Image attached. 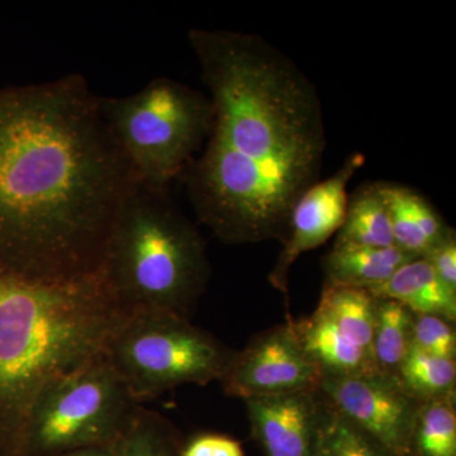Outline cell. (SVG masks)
Returning <instances> with one entry per match:
<instances>
[{
    "instance_id": "20",
    "label": "cell",
    "mask_w": 456,
    "mask_h": 456,
    "mask_svg": "<svg viewBox=\"0 0 456 456\" xmlns=\"http://www.w3.org/2000/svg\"><path fill=\"white\" fill-rule=\"evenodd\" d=\"M180 449L182 441L169 419L142 404L116 443L117 456H180Z\"/></svg>"
},
{
    "instance_id": "3",
    "label": "cell",
    "mask_w": 456,
    "mask_h": 456,
    "mask_svg": "<svg viewBox=\"0 0 456 456\" xmlns=\"http://www.w3.org/2000/svg\"><path fill=\"white\" fill-rule=\"evenodd\" d=\"M122 316L102 273L41 281L0 269V456H20L36 399L103 355Z\"/></svg>"
},
{
    "instance_id": "15",
    "label": "cell",
    "mask_w": 456,
    "mask_h": 456,
    "mask_svg": "<svg viewBox=\"0 0 456 456\" xmlns=\"http://www.w3.org/2000/svg\"><path fill=\"white\" fill-rule=\"evenodd\" d=\"M417 259L397 246L364 248V246L334 245L323 257L326 283L370 288L383 284L408 261Z\"/></svg>"
},
{
    "instance_id": "16",
    "label": "cell",
    "mask_w": 456,
    "mask_h": 456,
    "mask_svg": "<svg viewBox=\"0 0 456 456\" xmlns=\"http://www.w3.org/2000/svg\"><path fill=\"white\" fill-rule=\"evenodd\" d=\"M316 311L325 314L341 334L373 356L377 297L364 288L326 283Z\"/></svg>"
},
{
    "instance_id": "2",
    "label": "cell",
    "mask_w": 456,
    "mask_h": 456,
    "mask_svg": "<svg viewBox=\"0 0 456 456\" xmlns=\"http://www.w3.org/2000/svg\"><path fill=\"white\" fill-rule=\"evenodd\" d=\"M134 179L82 74L0 88V269L41 281L99 274Z\"/></svg>"
},
{
    "instance_id": "4",
    "label": "cell",
    "mask_w": 456,
    "mask_h": 456,
    "mask_svg": "<svg viewBox=\"0 0 456 456\" xmlns=\"http://www.w3.org/2000/svg\"><path fill=\"white\" fill-rule=\"evenodd\" d=\"M101 273L123 314L160 311L191 320L211 266L202 235L169 191L134 179L114 217Z\"/></svg>"
},
{
    "instance_id": "14",
    "label": "cell",
    "mask_w": 456,
    "mask_h": 456,
    "mask_svg": "<svg viewBox=\"0 0 456 456\" xmlns=\"http://www.w3.org/2000/svg\"><path fill=\"white\" fill-rule=\"evenodd\" d=\"M367 290L378 298L401 303L413 314H431L455 322L456 292L440 281L424 257L408 261L388 281Z\"/></svg>"
},
{
    "instance_id": "18",
    "label": "cell",
    "mask_w": 456,
    "mask_h": 456,
    "mask_svg": "<svg viewBox=\"0 0 456 456\" xmlns=\"http://www.w3.org/2000/svg\"><path fill=\"white\" fill-rule=\"evenodd\" d=\"M395 377L419 403L455 399V359L432 355L410 345Z\"/></svg>"
},
{
    "instance_id": "5",
    "label": "cell",
    "mask_w": 456,
    "mask_h": 456,
    "mask_svg": "<svg viewBox=\"0 0 456 456\" xmlns=\"http://www.w3.org/2000/svg\"><path fill=\"white\" fill-rule=\"evenodd\" d=\"M101 112L134 178L159 191L183 175L213 125L208 95L167 77L134 94L101 97Z\"/></svg>"
},
{
    "instance_id": "26",
    "label": "cell",
    "mask_w": 456,
    "mask_h": 456,
    "mask_svg": "<svg viewBox=\"0 0 456 456\" xmlns=\"http://www.w3.org/2000/svg\"><path fill=\"white\" fill-rule=\"evenodd\" d=\"M60 456H117L116 444H113V445L97 446V448L77 450V452H68V454Z\"/></svg>"
},
{
    "instance_id": "8",
    "label": "cell",
    "mask_w": 456,
    "mask_h": 456,
    "mask_svg": "<svg viewBox=\"0 0 456 456\" xmlns=\"http://www.w3.org/2000/svg\"><path fill=\"white\" fill-rule=\"evenodd\" d=\"M322 374L303 350L294 321L268 330L235 351L220 383L244 399L320 388Z\"/></svg>"
},
{
    "instance_id": "24",
    "label": "cell",
    "mask_w": 456,
    "mask_h": 456,
    "mask_svg": "<svg viewBox=\"0 0 456 456\" xmlns=\"http://www.w3.org/2000/svg\"><path fill=\"white\" fill-rule=\"evenodd\" d=\"M180 456H244V450L224 435L200 434L182 444Z\"/></svg>"
},
{
    "instance_id": "21",
    "label": "cell",
    "mask_w": 456,
    "mask_h": 456,
    "mask_svg": "<svg viewBox=\"0 0 456 456\" xmlns=\"http://www.w3.org/2000/svg\"><path fill=\"white\" fill-rule=\"evenodd\" d=\"M410 455L456 456L455 399L419 403L411 436Z\"/></svg>"
},
{
    "instance_id": "19",
    "label": "cell",
    "mask_w": 456,
    "mask_h": 456,
    "mask_svg": "<svg viewBox=\"0 0 456 456\" xmlns=\"http://www.w3.org/2000/svg\"><path fill=\"white\" fill-rule=\"evenodd\" d=\"M412 322V312L401 303L377 297L373 358L379 373L397 375L411 345Z\"/></svg>"
},
{
    "instance_id": "9",
    "label": "cell",
    "mask_w": 456,
    "mask_h": 456,
    "mask_svg": "<svg viewBox=\"0 0 456 456\" xmlns=\"http://www.w3.org/2000/svg\"><path fill=\"white\" fill-rule=\"evenodd\" d=\"M320 391L336 410L393 455L410 456L419 402L408 395L397 377L382 373L322 377Z\"/></svg>"
},
{
    "instance_id": "17",
    "label": "cell",
    "mask_w": 456,
    "mask_h": 456,
    "mask_svg": "<svg viewBox=\"0 0 456 456\" xmlns=\"http://www.w3.org/2000/svg\"><path fill=\"white\" fill-rule=\"evenodd\" d=\"M335 245L364 248L395 246L391 217L380 182L362 185L349 198L346 217Z\"/></svg>"
},
{
    "instance_id": "23",
    "label": "cell",
    "mask_w": 456,
    "mask_h": 456,
    "mask_svg": "<svg viewBox=\"0 0 456 456\" xmlns=\"http://www.w3.org/2000/svg\"><path fill=\"white\" fill-rule=\"evenodd\" d=\"M411 345L419 350L455 359L456 335L452 322L431 314H413L412 331H411Z\"/></svg>"
},
{
    "instance_id": "7",
    "label": "cell",
    "mask_w": 456,
    "mask_h": 456,
    "mask_svg": "<svg viewBox=\"0 0 456 456\" xmlns=\"http://www.w3.org/2000/svg\"><path fill=\"white\" fill-rule=\"evenodd\" d=\"M140 406L104 356L57 378L33 404L20 456L113 445Z\"/></svg>"
},
{
    "instance_id": "1",
    "label": "cell",
    "mask_w": 456,
    "mask_h": 456,
    "mask_svg": "<svg viewBox=\"0 0 456 456\" xmlns=\"http://www.w3.org/2000/svg\"><path fill=\"white\" fill-rule=\"evenodd\" d=\"M213 125L180 179L198 220L227 245L285 241L290 216L320 180L322 103L301 68L254 33L191 28Z\"/></svg>"
},
{
    "instance_id": "6",
    "label": "cell",
    "mask_w": 456,
    "mask_h": 456,
    "mask_svg": "<svg viewBox=\"0 0 456 456\" xmlns=\"http://www.w3.org/2000/svg\"><path fill=\"white\" fill-rule=\"evenodd\" d=\"M233 353L188 318L142 310L123 314L103 356L142 404L185 384L220 382Z\"/></svg>"
},
{
    "instance_id": "25",
    "label": "cell",
    "mask_w": 456,
    "mask_h": 456,
    "mask_svg": "<svg viewBox=\"0 0 456 456\" xmlns=\"http://www.w3.org/2000/svg\"><path fill=\"white\" fill-rule=\"evenodd\" d=\"M428 260L436 273L437 277L450 289L456 292V236L455 231L446 237L434 250L426 255Z\"/></svg>"
},
{
    "instance_id": "12",
    "label": "cell",
    "mask_w": 456,
    "mask_h": 456,
    "mask_svg": "<svg viewBox=\"0 0 456 456\" xmlns=\"http://www.w3.org/2000/svg\"><path fill=\"white\" fill-rule=\"evenodd\" d=\"M395 246L416 257H425L454 232L419 191L395 183L380 182Z\"/></svg>"
},
{
    "instance_id": "22",
    "label": "cell",
    "mask_w": 456,
    "mask_h": 456,
    "mask_svg": "<svg viewBox=\"0 0 456 456\" xmlns=\"http://www.w3.org/2000/svg\"><path fill=\"white\" fill-rule=\"evenodd\" d=\"M329 402V401H327ZM316 456H395L329 402Z\"/></svg>"
},
{
    "instance_id": "13",
    "label": "cell",
    "mask_w": 456,
    "mask_h": 456,
    "mask_svg": "<svg viewBox=\"0 0 456 456\" xmlns=\"http://www.w3.org/2000/svg\"><path fill=\"white\" fill-rule=\"evenodd\" d=\"M303 350L322 377H356L379 373L373 356L338 331L321 312L294 321Z\"/></svg>"
},
{
    "instance_id": "11",
    "label": "cell",
    "mask_w": 456,
    "mask_h": 456,
    "mask_svg": "<svg viewBox=\"0 0 456 456\" xmlns=\"http://www.w3.org/2000/svg\"><path fill=\"white\" fill-rule=\"evenodd\" d=\"M255 439L266 456H316L329 402L318 389L245 399Z\"/></svg>"
},
{
    "instance_id": "10",
    "label": "cell",
    "mask_w": 456,
    "mask_h": 456,
    "mask_svg": "<svg viewBox=\"0 0 456 456\" xmlns=\"http://www.w3.org/2000/svg\"><path fill=\"white\" fill-rule=\"evenodd\" d=\"M365 164L362 152L347 156L340 169L325 180H318L303 193L294 206L283 250L269 274V283L288 294L289 273L297 260L307 251L325 244L338 232L349 206L350 180Z\"/></svg>"
}]
</instances>
